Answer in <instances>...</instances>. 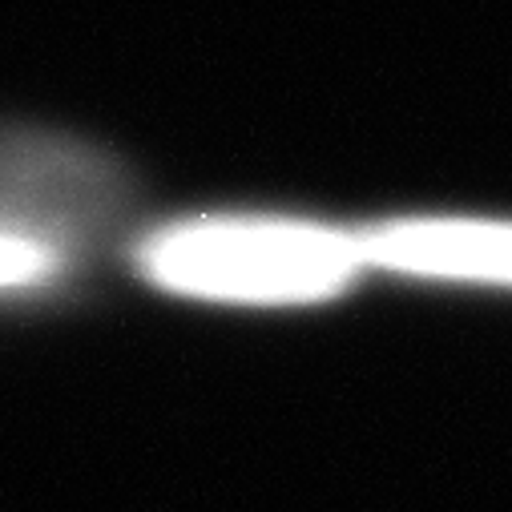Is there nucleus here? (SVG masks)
Wrapping results in <instances>:
<instances>
[{"mask_svg":"<svg viewBox=\"0 0 512 512\" xmlns=\"http://www.w3.org/2000/svg\"><path fill=\"white\" fill-rule=\"evenodd\" d=\"M134 267L150 287L178 299L303 307L343 295L367 259L359 234L327 222L263 210H214L142 234Z\"/></svg>","mask_w":512,"mask_h":512,"instance_id":"nucleus-1","label":"nucleus"},{"mask_svg":"<svg viewBox=\"0 0 512 512\" xmlns=\"http://www.w3.org/2000/svg\"><path fill=\"white\" fill-rule=\"evenodd\" d=\"M130 206V178L97 146L0 130V230L69 254L105 234Z\"/></svg>","mask_w":512,"mask_h":512,"instance_id":"nucleus-2","label":"nucleus"},{"mask_svg":"<svg viewBox=\"0 0 512 512\" xmlns=\"http://www.w3.org/2000/svg\"><path fill=\"white\" fill-rule=\"evenodd\" d=\"M363 238L367 267L412 279L512 283V226L472 218H396Z\"/></svg>","mask_w":512,"mask_h":512,"instance_id":"nucleus-3","label":"nucleus"},{"mask_svg":"<svg viewBox=\"0 0 512 512\" xmlns=\"http://www.w3.org/2000/svg\"><path fill=\"white\" fill-rule=\"evenodd\" d=\"M69 254L0 230V295H29V291H45L53 283L65 279L69 271Z\"/></svg>","mask_w":512,"mask_h":512,"instance_id":"nucleus-4","label":"nucleus"}]
</instances>
